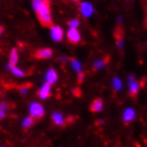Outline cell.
Masks as SVG:
<instances>
[{
	"instance_id": "cell-15",
	"label": "cell",
	"mask_w": 147,
	"mask_h": 147,
	"mask_svg": "<svg viewBox=\"0 0 147 147\" xmlns=\"http://www.w3.org/2000/svg\"><path fill=\"white\" fill-rule=\"evenodd\" d=\"M71 65H73V68L76 71H78V73H81V69H82V67H81V64L79 61H77V60H71Z\"/></svg>"
},
{
	"instance_id": "cell-26",
	"label": "cell",
	"mask_w": 147,
	"mask_h": 147,
	"mask_svg": "<svg viewBox=\"0 0 147 147\" xmlns=\"http://www.w3.org/2000/svg\"><path fill=\"white\" fill-rule=\"evenodd\" d=\"M74 1H80V0H74Z\"/></svg>"
},
{
	"instance_id": "cell-19",
	"label": "cell",
	"mask_w": 147,
	"mask_h": 147,
	"mask_svg": "<svg viewBox=\"0 0 147 147\" xmlns=\"http://www.w3.org/2000/svg\"><path fill=\"white\" fill-rule=\"evenodd\" d=\"M113 84H114V88L115 90H119L121 88V82L118 78H115L113 80Z\"/></svg>"
},
{
	"instance_id": "cell-23",
	"label": "cell",
	"mask_w": 147,
	"mask_h": 147,
	"mask_svg": "<svg viewBox=\"0 0 147 147\" xmlns=\"http://www.w3.org/2000/svg\"><path fill=\"white\" fill-rule=\"evenodd\" d=\"M83 76H84V75H83V74L82 73H79V83H81V81L83 80Z\"/></svg>"
},
{
	"instance_id": "cell-11",
	"label": "cell",
	"mask_w": 147,
	"mask_h": 147,
	"mask_svg": "<svg viewBox=\"0 0 147 147\" xmlns=\"http://www.w3.org/2000/svg\"><path fill=\"white\" fill-rule=\"evenodd\" d=\"M136 116V112L133 109H127L125 111V113H124V121H125L126 124H128L129 121H133V118Z\"/></svg>"
},
{
	"instance_id": "cell-20",
	"label": "cell",
	"mask_w": 147,
	"mask_h": 147,
	"mask_svg": "<svg viewBox=\"0 0 147 147\" xmlns=\"http://www.w3.org/2000/svg\"><path fill=\"white\" fill-rule=\"evenodd\" d=\"M30 88H31V84H30V83H27V84L22 85V88H20V93H22V94H26Z\"/></svg>"
},
{
	"instance_id": "cell-5",
	"label": "cell",
	"mask_w": 147,
	"mask_h": 147,
	"mask_svg": "<svg viewBox=\"0 0 147 147\" xmlns=\"http://www.w3.org/2000/svg\"><path fill=\"white\" fill-rule=\"evenodd\" d=\"M35 58L40 60H44V59H48L50 58L52 55V50L51 49H48V48H44V49H40L35 52Z\"/></svg>"
},
{
	"instance_id": "cell-25",
	"label": "cell",
	"mask_w": 147,
	"mask_h": 147,
	"mask_svg": "<svg viewBox=\"0 0 147 147\" xmlns=\"http://www.w3.org/2000/svg\"><path fill=\"white\" fill-rule=\"evenodd\" d=\"M2 32H3V28H2V27H0V35H1Z\"/></svg>"
},
{
	"instance_id": "cell-13",
	"label": "cell",
	"mask_w": 147,
	"mask_h": 147,
	"mask_svg": "<svg viewBox=\"0 0 147 147\" xmlns=\"http://www.w3.org/2000/svg\"><path fill=\"white\" fill-rule=\"evenodd\" d=\"M139 88H140V84L136 82V81H130V84H129V92H130V95L131 96H136L138 91H139Z\"/></svg>"
},
{
	"instance_id": "cell-22",
	"label": "cell",
	"mask_w": 147,
	"mask_h": 147,
	"mask_svg": "<svg viewBox=\"0 0 147 147\" xmlns=\"http://www.w3.org/2000/svg\"><path fill=\"white\" fill-rule=\"evenodd\" d=\"M4 116H5V111L0 109V119H1V118H3Z\"/></svg>"
},
{
	"instance_id": "cell-18",
	"label": "cell",
	"mask_w": 147,
	"mask_h": 147,
	"mask_svg": "<svg viewBox=\"0 0 147 147\" xmlns=\"http://www.w3.org/2000/svg\"><path fill=\"white\" fill-rule=\"evenodd\" d=\"M79 20L78 19H71V20H69L68 22V26L70 27V28H74V29H77V27L79 26Z\"/></svg>"
},
{
	"instance_id": "cell-14",
	"label": "cell",
	"mask_w": 147,
	"mask_h": 147,
	"mask_svg": "<svg viewBox=\"0 0 147 147\" xmlns=\"http://www.w3.org/2000/svg\"><path fill=\"white\" fill-rule=\"evenodd\" d=\"M33 125V118L31 117H27V118H25V121H22V127L25 129H28V128H30L31 126Z\"/></svg>"
},
{
	"instance_id": "cell-1",
	"label": "cell",
	"mask_w": 147,
	"mask_h": 147,
	"mask_svg": "<svg viewBox=\"0 0 147 147\" xmlns=\"http://www.w3.org/2000/svg\"><path fill=\"white\" fill-rule=\"evenodd\" d=\"M34 11L37 15V18L44 27H52V19L50 16V7L48 0H33Z\"/></svg>"
},
{
	"instance_id": "cell-3",
	"label": "cell",
	"mask_w": 147,
	"mask_h": 147,
	"mask_svg": "<svg viewBox=\"0 0 147 147\" xmlns=\"http://www.w3.org/2000/svg\"><path fill=\"white\" fill-rule=\"evenodd\" d=\"M80 33L77 29H74V28H70L67 32V40H69L70 43L73 44H77L80 42Z\"/></svg>"
},
{
	"instance_id": "cell-9",
	"label": "cell",
	"mask_w": 147,
	"mask_h": 147,
	"mask_svg": "<svg viewBox=\"0 0 147 147\" xmlns=\"http://www.w3.org/2000/svg\"><path fill=\"white\" fill-rule=\"evenodd\" d=\"M52 121L55 125L58 126H64V124H65V118L59 112H55V113L52 114Z\"/></svg>"
},
{
	"instance_id": "cell-4",
	"label": "cell",
	"mask_w": 147,
	"mask_h": 147,
	"mask_svg": "<svg viewBox=\"0 0 147 147\" xmlns=\"http://www.w3.org/2000/svg\"><path fill=\"white\" fill-rule=\"evenodd\" d=\"M64 32L61 27L59 26H52L51 27V37L52 40L55 42H61L63 40Z\"/></svg>"
},
{
	"instance_id": "cell-21",
	"label": "cell",
	"mask_w": 147,
	"mask_h": 147,
	"mask_svg": "<svg viewBox=\"0 0 147 147\" xmlns=\"http://www.w3.org/2000/svg\"><path fill=\"white\" fill-rule=\"evenodd\" d=\"M7 103H1V105H0V109H1V110L5 111V110H7Z\"/></svg>"
},
{
	"instance_id": "cell-12",
	"label": "cell",
	"mask_w": 147,
	"mask_h": 147,
	"mask_svg": "<svg viewBox=\"0 0 147 147\" xmlns=\"http://www.w3.org/2000/svg\"><path fill=\"white\" fill-rule=\"evenodd\" d=\"M102 100L101 99H96L93 101V103L91 105V111L92 112H99L102 110Z\"/></svg>"
},
{
	"instance_id": "cell-7",
	"label": "cell",
	"mask_w": 147,
	"mask_h": 147,
	"mask_svg": "<svg viewBox=\"0 0 147 147\" xmlns=\"http://www.w3.org/2000/svg\"><path fill=\"white\" fill-rule=\"evenodd\" d=\"M18 61V52L17 49H12L11 55H10V61H9V68H13L15 67L16 63Z\"/></svg>"
},
{
	"instance_id": "cell-17",
	"label": "cell",
	"mask_w": 147,
	"mask_h": 147,
	"mask_svg": "<svg viewBox=\"0 0 147 147\" xmlns=\"http://www.w3.org/2000/svg\"><path fill=\"white\" fill-rule=\"evenodd\" d=\"M12 69V73L14 74L15 76H17V77H24L25 75H26V73L24 71V70L19 69V68H17V67H13V68H11Z\"/></svg>"
},
{
	"instance_id": "cell-10",
	"label": "cell",
	"mask_w": 147,
	"mask_h": 147,
	"mask_svg": "<svg viewBox=\"0 0 147 147\" xmlns=\"http://www.w3.org/2000/svg\"><path fill=\"white\" fill-rule=\"evenodd\" d=\"M46 80H47V83L49 84H52L55 83V81L58 80V75H57V71L55 69H49L47 71V75H46Z\"/></svg>"
},
{
	"instance_id": "cell-24",
	"label": "cell",
	"mask_w": 147,
	"mask_h": 147,
	"mask_svg": "<svg viewBox=\"0 0 147 147\" xmlns=\"http://www.w3.org/2000/svg\"><path fill=\"white\" fill-rule=\"evenodd\" d=\"M74 92H75V95H76V96H79V95H80V94H79V93H80V90H78V88L74 90Z\"/></svg>"
},
{
	"instance_id": "cell-8",
	"label": "cell",
	"mask_w": 147,
	"mask_h": 147,
	"mask_svg": "<svg viewBox=\"0 0 147 147\" xmlns=\"http://www.w3.org/2000/svg\"><path fill=\"white\" fill-rule=\"evenodd\" d=\"M38 95L42 99H46L48 96L50 95V84L49 83H45L42 88H40V92H38Z\"/></svg>"
},
{
	"instance_id": "cell-16",
	"label": "cell",
	"mask_w": 147,
	"mask_h": 147,
	"mask_svg": "<svg viewBox=\"0 0 147 147\" xmlns=\"http://www.w3.org/2000/svg\"><path fill=\"white\" fill-rule=\"evenodd\" d=\"M108 62H109V58H106L103 61H97V62L94 64V68H95L96 70L100 69V68H101V67H102L103 65H105L106 63H108Z\"/></svg>"
},
{
	"instance_id": "cell-27",
	"label": "cell",
	"mask_w": 147,
	"mask_h": 147,
	"mask_svg": "<svg viewBox=\"0 0 147 147\" xmlns=\"http://www.w3.org/2000/svg\"><path fill=\"white\" fill-rule=\"evenodd\" d=\"M40 1H43V0H40Z\"/></svg>"
},
{
	"instance_id": "cell-6",
	"label": "cell",
	"mask_w": 147,
	"mask_h": 147,
	"mask_svg": "<svg viewBox=\"0 0 147 147\" xmlns=\"http://www.w3.org/2000/svg\"><path fill=\"white\" fill-rule=\"evenodd\" d=\"M80 12L83 16L90 17L93 14V7L88 2H82L80 4Z\"/></svg>"
},
{
	"instance_id": "cell-2",
	"label": "cell",
	"mask_w": 147,
	"mask_h": 147,
	"mask_svg": "<svg viewBox=\"0 0 147 147\" xmlns=\"http://www.w3.org/2000/svg\"><path fill=\"white\" fill-rule=\"evenodd\" d=\"M30 113H31V117L33 119H38V118L43 117L45 111L44 108L42 107V105L37 102H33L30 106Z\"/></svg>"
}]
</instances>
